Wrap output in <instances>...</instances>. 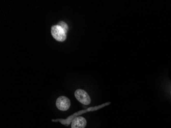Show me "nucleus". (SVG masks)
<instances>
[{"instance_id": "3", "label": "nucleus", "mask_w": 171, "mask_h": 128, "mask_svg": "<svg viewBox=\"0 0 171 128\" xmlns=\"http://www.w3.org/2000/svg\"><path fill=\"white\" fill-rule=\"evenodd\" d=\"M71 103L70 99L64 96L58 97L56 102V106L61 111H66L70 107Z\"/></svg>"}, {"instance_id": "2", "label": "nucleus", "mask_w": 171, "mask_h": 128, "mask_svg": "<svg viewBox=\"0 0 171 128\" xmlns=\"http://www.w3.org/2000/svg\"><path fill=\"white\" fill-rule=\"evenodd\" d=\"M74 95L77 100L81 103L86 105L90 104V97L85 91L82 89H77L75 91Z\"/></svg>"}, {"instance_id": "5", "label": "nucleus", "mask_w": 171, "mask_h": 128, "mask_svg": "<svg viewBox=\"0 0 171 128\" xmlns=\"http://www.w3.org/2000/svg\"><path fill=\"white\" fill-rule=\"evenodd\" d=\"M58 25H59L61 27H62L65 30V31L66 32V33L67 32V31L68 30V25H67V24L66 23H65L64 22H60L58 24Z\"/></svg>"}, {"instance_id": "1", "label": "nucleus", "mask_w": 171, "mask_h": 128, "mask_svg": "<svg viewBox=\"0 0 171 128\" xmlns=\"http://www.w3.org/2000/svg\"><path fill=\"white\" fill-rule=\"evenodd\" d=\"M51 34L58 41L64 42L66 39L67 33L64 29L59 25H54L51 27Z\"/></svg>"}, {"instance_id": "4", "label": "nucleus", "mask_w": 171, "mask_h": 128, "mask_svg": "<svg viewBox=\"0 0 171 128\" xmlns=\"http://www.w3.org/2000/svg\"><path fill=\"white\" fill-rule=\"evenodd\" d=\"M87 125V121L83 117L80 116L75 118L72 123V128H85Z\"/></svg>"}]
</instances>
